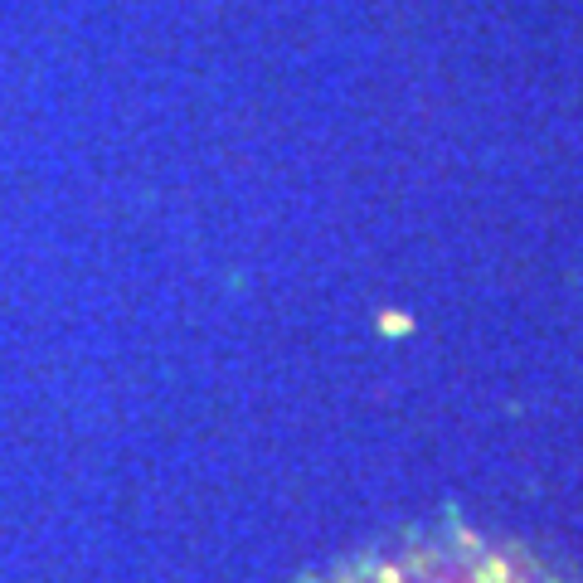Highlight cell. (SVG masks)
I'll use <instances>...</instances> for the list:
<instances>
[{"label": "cell", "instance_id": "1", "mask_svg": "<svg viewBox=\"0 0 583 583\" xmlns=\"http://www.w3.org/2000/svg\"><path fill=\"white\" fill-rule=\"evenodd\" d=\"M306 583H574L564 569L467 525H423L379 540Z\"/></svg>", "mask_w": 583, "mask_h": 583}]
</instances>
